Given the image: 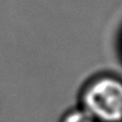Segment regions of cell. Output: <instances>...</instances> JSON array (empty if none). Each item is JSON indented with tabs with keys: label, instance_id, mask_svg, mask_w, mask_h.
Segmentation results:
<instances>
[{
	"label": "cell",
	"instance_id": "cell-1",
	"mask_svg": "<svg viewBox=\"0 0 122 122\" xmlns=\"http://www.w3.org/2000/svg\"><path fill=\"white\" fill-rule=\"evenodd\" d=\"M79 106L97 122H122V79L109 74L90 79L80 90Z\"/></svg>",
	"mask_w": 122,
	"mask_h": 122
},
{
	"label": "cell",
	"instance_id": "cell-2",
	"mask_svg": "<svg viewBox=\"0 0 122 122\" xmlns=\"http://www.w3.org/2000/svg\"><path fill=\"white\" fill-rule=\"evenodd\" d=\"M59 122H97L82 107H74L61 116Z\"/></svg>",
	"mask_w": 122,
	"mask_h": 122
}]
</instances>
